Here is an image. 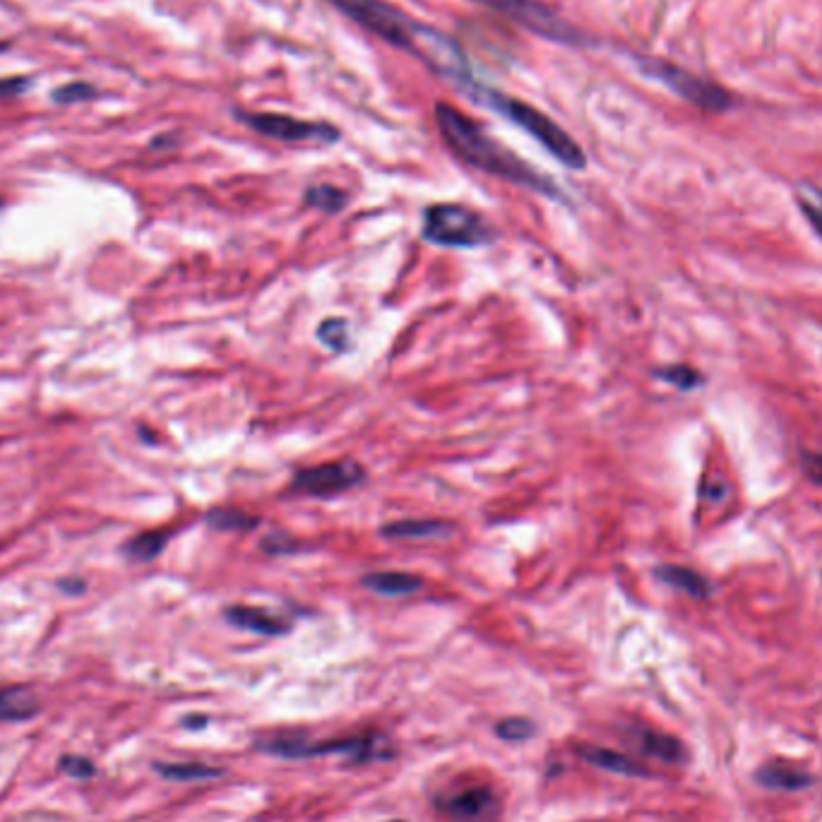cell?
<instances>
[{
	"mask_svg": "<svg viewBox=\"0 0 822 822\" xmlns=\"http://www.w3.org/2000/svg\"><path fill=\"white\" fill-rule=\"evenodd\" d=\"M657 378L664 380V383L673 385V387H678V390H683V392H690V390H695L698 385H702V375L690 366L659 368Z\"/></svg>",
	"mask_w": 822,
	"mask_h": 822,
	"instance_id": "25",
	"label": "cell"
},
{
	"mask_svg": "<svg viewBox=\"0 0 822 822\" xmlns=\"http://www.w3.org/2000/svg\"><path fill=\"white\" fill-rule=\"evenodd\" d=\"M349 195L344 193L342 188L327 186V183H318V186H311L306 190V205L315 207V210L335 214L342 212L347 207Z\"/></svg>",
	"mask_w": 822,
	"mask_h": 822,
	"instance_id": "22",
	"label": "cell"
},
{
	"mask_svg": "<svg viewBox=\"0 0 822 822\" xmlns=\"http://www.w3.org/2000/svg\"><path fill=\"white\" fill-rule=\"evenodd\" d=\"M255 748L262 753H270L274 758L284 760H308L323 758V755H349L351 762L385 760L390 758V750L383 746L380 736H351V738H330V741H308L303 734H282L272 736L267 741H258Z\"/></svg>",
	"mask_w": 822,
	"mask_h": 822,
	"instance_id": "4",
	"label": "cell"
},
{
	"mask_svg": "<svg viewBox=\"0 0 822 822\" xmlns=\"http://www.w3.org/2000/svg\"><path fill=\"white\" fill-rule=\"evenodd\" d=\"M61 770L75 779H87L97 772V767L87 758H80V755H68V758L61 760Z\"/></svg>",
	"mask_w": 822,
	"mask_h": 822,
	"instance_id": "27",
	"label": "cell"
},
{
	"mask_svg": "<svg viewBox=\"0 0 822 822\" xmlns=\"http://www.w3.org/2000/svg\"><path fill=\"white\" fill-rule=\"evenodd\" d=\"M577 755L585 762H589L592 767H599V770L623 774V777H649V770L645 765L628 758V755L616 753V750L599 746H580L577 748Z\"/></svg>",
	"mask_w": 822,
	"mask_h": 822,
	"instance_id": "12",
	"label": "cell"
},
{
	"mask_svg": "<svg viewBox=\"0 0 822 822\" xmlns=\"http://www.w3.org/2000/svg\"><path fill=\"white\" fill-rule=\"evenodd\" d=\"M318 339L335 354H344L351 347L349 323L344 318H327L318 327Z\"/></svg>",
	"mask_w": 822,
	"mask_h": 822,
	"instance_id": "23",
	"label": "cell"
},
{
	"mask_svg": "<svg viewBox=\"0 0 822 822\" xmlns=\"http://www.w3.org/2000/svg\"><path fill=\"white\" fill-rule=\"evenodd\" d=\"M0 207H3V200H0Z\"/></svg>",
	"mask_w": 822,
	"mask_h": 822,
	"instance_id": "34",
	"label": "cell"
},
{
	"mask_svg": "<svg viewBox=\"0 0 822 822\" xmlns=\"http://www.w3.org/2000/svg\"><path fill=\"white\" fill-rule=\"evenodd\" d=\"M801 210L803 214H806L810 226H813V229L818 231V236L822 238V207L810 205V202H801Z\"/></svg>",
	"mask_w": 822,
	"mask_h": 822,
	"instance_id": "30",
	"label": "cell"
},
{
	"mask_svg": "<svg viewBox=\"0 0 822 822\" xmlns=\"http://www.w3.org/2000/svg\"><path fill=\"white\" fill-rule=\"evenodd\" d=\"M330 3L378 39L402 51L416 53V58L424 56V46L433 29L414 22L395 5L385 0H330Z\"/></svg>",
	"mask_w": 822,
	"mask_h": 822,
	"instance_id": "3",
	"label": "cell"
},
{
	"mask_svg": "<svg viewBox=\"0 0 822 822\" xmlns=\"http://www.w3.org/2000/svg\"><path fill=\"white\" fill-rule=\"evenodd\" d=\"M803 467H806L808 479L822 486V455H815V452H810V455L803 457Z\"/></svg>",
	"mask_w": 822,
	"mask_h": 822,
	"instance_id": "28",
	"label": "cell"
},
{
	"mask_svg": "<svg viewBox=\"0 0 822 822\" xmlns=\"http://www.w3.org/2000/svg\"><path fill=\"white\" fill-rule=\"evenodd\" d=\"M205 520L212 529H219V532H250V529H255L260 524V517L234 508H214L207 512Z\"/></svg>",
	"mask_w": 822,
	"mask_h": 822,
	"instance_id": "21",
	"label": "cell"
},
{
	"mask_svg": "<svg viewBox=\"0 0 822 822\" xmlns=\"http://www.w3.org/2000/svg\"><path fill=\"white\" fill-rule=\"evenodd\" d=\"M452 532V524L445 520H399L392 524H385L383 536L387 539H440Z\"/></svg>",
	"mask_w": 822,
	"mask_h": 822,
	"instance_id": "17",
	"label": "cell"
},
{
	"mask_svg": "<svg viewBox=\"0 0 822 822\" xmlns=\"http://www.w3.org/2000/svg\"><path fill=\"white\" fill-rule=\"evenodd\" d=\"M154 770L171 782H207L224 777L222 767L202 765V762H157Z\"/></svg>",
	"mask_w": 822,
	"mask_h": 822,
	"instance_id": "19",
	"label": "cell"
},
{
	"mask_svg": "<svg viewBox=\"0 0 822 822\" xmlns=\"http://www.w3.org/2000/svg\"><path fill=\"white\" fill-rule=\"evenodd\" d=\"M171 539V532H162V529H154V532H142L137 534L135 539H130L125 544V556L133 558L137 563H147L154 561L159 553L166 548V541Z\"/></svg>",
	"mask_w": 822,
	"mask_h": 822,
	"instance_id": "20",
	"label": "cell"
},
{
	"mask_svg": "<svg viewBox=\"0 0 822 822\" xmlns=\"http://www.w3.org/2000/svg\"><path fill=\"white\" fill-rule=\"evenodd\" d=\"M58 585H61L63 592H68V594H82L87 589L85 580H80V577H65V580L58 582Z\"/></svg>",
	"mask_w": 822,
	"mask_h": 822,
	"instance_id": "31",
	"label": "cell"
},
{
	"mask_svg": "<svg viewBox=\"0 0 822 822\" xmlns=\"http://www.w3.org/2000/svg\"><path fill=\"white\" fill-rule=\"evenodd\" d=\"M474 3L486 5V8L498 10V13L508 15L517 25L527 27L529 32L539 34V37L561 41V44H582V34L568 22L546 8L539 0H474Z\"/></svg>",
	"mask_w": 822,
	"mask_h": 822,
	"instance_id": "7",
	"label": "cell"
},
{
	"mask_svg": "<svg viewBox=\"0 0 822 822\" xmlns=\"http://www.w3.org/2000/svg\"><path fill=\"white\" fill-rule=\"evenodd\" d=\"M657 577L664 585L678 589V592L688 594L693 599H707L712 592L710 582L705 577L695 573V570L683 568V565H664V568L657 570Z\"/></svg>",
	"mask_w": 822,
	"mask_h": 822,
	"instance_id": "18",
	"label": "cell"
},
{
	"mask_svg": "<svg viewBox=\"0 0 822 822\" xmlns=\"http://www.w3.org/2000/svg\"><path fill=\"white\" fill-rule=\"evenodd\" d=\"M436 808L455 822H488L498 815L500 803L488 786H469L455 794L438 796Z\"/></svg>",
	"mask_w": 822,
	"mask_h": 822,
	"instance_id": "10",
	"label": "cell"
},
{
	"mask_svg": "<svg viewBox=\"0 0 822 822\" xmlns=\"http://www.w3.org/2000/svg\"><path fill=\"white\" fill-rule=\"evenodd\" d=\"M224 618L236 628L262 637H282L291 630V621L287 618L267 609H255V606H229L224 611Z\"/></svg>",
	"mask_w": 822,
	"mask_h": 822,
	"instance_id": "11",
	"label": "cell"
},
{
	"mask_svg": "<svg viewBox=\"0 0 822 822\" xmlns=\"http://www.w3.org/2000/svg\"><path fill=\"white\" fill-rule=\"evenodd\" d=\"M387 822H407V820H387Z\"/></svg>",
	"mask_w": 822,
	"mask_h": 822,
	"instance_id": "32",
	"label": "cell"
},
{
	"mask_svg": "<svg viewBox=\"0 0 822 822\" xmlns=\"http://www.w3.org/2000/svg\"><path fill=\"white\" fill-rule=\"evenodd\" d=\"M39 712V700L34 698L32 690L10 685L0 688V722H25Z\"/></svg>",
	"mask_w": 822,
	"mask_h": 822,
	"instance_id": "16",
	"label": "cell"
},
{
	"mask_svg": "<svg viewBox=\"0 0 822 822\" xmlns=\"http://www.w3.org/2000/svg\"><path fill=\"white\" fill-rule=\"evenodd\" d=\"M640 65L649 77L664 82V85L673 89L678 97L690 101V104L700 106V109L726 111L731 104H734V97H731L726 89L714 85V82L710 80H702V77L688 73V70L678 68V65L657 61V58H645V61H640Z\"/></svg>",
	"mask_w": 822,
	"mask_h": 822,
	"instance_id": "6",
	"label": "cell"
},
{
	"mask_svg": "<svg viewBox=\"0 0 822 822\" xmlns=\"http://www.w3.org/2000/svg\"><path fill=\"white\" fill-rule=\"evenodd\" d=\"M424 238L433 246L443 248H479L496 241L498 231L484 214L472 207L440 202L424 212Z\"/></svg>",
	"mask_w": 822,
	"mask_h": 822,
	"instance_id": "5",
	"label": "cell"
},
{
	"mask_svg": "<svg viewBox=\"0 0 822 822\" xmlns=\"http://www.w3.org/2000/svg\"><path fill=\"white\" fill-rule=\"evenodd\" d=\"M363 481H366V469L359 462L337 460L296 472L294 479H291V491L301 493V496L330 498L347 493L351 488H359Z\"/></svg>",
	"mask_w": 822,
	"mask_h": 822,
	"instance_id": "8",
	"label": "cell"
},
{
	"mask_svg": "<svg viewBox=\"0 0 822 822\" xmlns=\"http://www.w3.org/2000/svg\"><path fill=\"white\" fill-rule=\"evenodd\" d=\"M29 87L27 77H10V80L0 82V97H15V94L25 92Z\"/></svg>",
	"mask_w": 822,
	"mask_h": 822,
	"instance_id": "29",
	"label": "cell"
},
{
	"mask_svg": "<svg viewBox=\"0 0 822 822\" xmlns=\"http://www.w3.org/2000/svg\"><path fill=\"white\" fill-rule=\"evenodd\" d=\"M92 97H94V87L85 85V82H73V85H65L53 92V99L61 101V104H73V101H85Z\"/></svg>",
	"mask_w": 822,
	"mask_h": 822,
	"instance_id": "26",
	"label": "cell"
},
{
	"mask_svg": "<svg viewBox=\"0 0 822 822\" xmlns=\"http://www.w3.org/2000/svg\"><path fill=\"white\" fill-rule=\"evenodd\" d=\"M637 746L649 758L666 762V765H683L688 760V750L676 736L661 734V731L652 729H642L640 738H637Z\"/></svg>",
	"mask_w": 822,
	"mask_h": 822,
	"instance_id": "14",
	"label": "cell"
},
{
	"mask_svg": "<svg viewBox=\"0 0 822 822\" xmlns=\"http://www.w3.org/2000/svg\"><path fill=\"white\" fill-rule=\"evenodd\" d=\"M248 128L255 133L274 137L282 142H320V145H332L339 140V130L330 123L320 121H301L294 116H282V113H238Z\"/></svg>",
	"mask_w": 822,
	"mask_h": 822,
	"instance_id": "9",
	"label": "cell"
},
{
	"mask_svg": "<svg viewBox=\"0 0 822 822\" xmlns=\"http://www.w3.org/2000/svg\"><path fill=\"white\" fill-rule=\"evenodd\" d=\"M436 121L443 140L448 142L450 150L462 162H467L479 171H486L491 176L505 178V181L517 183V186L534 190V193L546 195V198L563 200L561 188L551 178L539 174L534 166H529L515 152L500 145L491 135H486L484 128L469 116H464L460 109L440 101V104H436Z\"/></svg>",
	"mask_w": 822,
	"mask_h": 822,
	"instance_id": "1",
	"label": "cell"
},
{
	"mask_svg": "<svg viewBox=\"0 0 822 822\" xmlns=\"http://www.w3.org/2000/svg\"><path fill=\"white\" fill-rule=\"evenodd\" d=\"M3 49H5V44H0V51H3Z\"/></svg>",
	"mask_w": 822,
	"mask_h": 822,
	"instance_id": "33",
	"label": "cell"
},
{
	"mask_svg": "<svg viewBox=\"0 0 822 822\" xmlns=\"http://www.w3.org/2000/svg\"><path fill=\"white\" fill-rule=\"evenodd\" d=\"M472 92V97L479 101V104L491 106L493 111L500 113L503 118H508L510 123H515L517 128H522L524 133L532 135L541 147H546L548 154L558 162L568 166V169L582 171L587 166V157L582 152V147L570 137L556 121L541 113L539 109H534L527 101L510 97V94L496 92V89L479 85V82L472 80L464 85Z\"/></svg>",
	"mask_w": 822,
	"mask_h": 822,
	"instance_id": "2",
	"label": "cell"
},
{
	"mask_svg": "<svg viewBox=\"0 0 822 822\" xmlns=\"http://www.w3.org/2000/svg\"><path fill=\"white\" fill-rule=\"evenodd\" d=\"M361 585L375 594H383V597H409V594H416L424 589V580L419 575L392 570V573L363 575Z\"/></svg>",
	"mask_w": 822,
	"mask_h": 822,
	"instance_id": "15",
	"label": "cell"
},
{
	"mask_svg": "<svg viewBox=\"0 0 822 822\" xmlns=\"http://www.w3.org/2000/svg\"><path fill=\"white\" fill-rule=\"evenodd\" d=\"M496 736L503 738L508 743H522L529 741V738L536 736V724L532 719L524 717H508L503 722L496 724Z\"/></svg>",
	"mask_w": 822,
	"mask_h": 822,
	"instance_id": "24",
	"label": "cell"
},
{
	"mask_svg": "<svg viewBox=\"0 0 822 822\" xmlns=\"http://www.w3.org/2000/svg\"><path fill=\"white\" fill-rule=\"evenodd\" d=\"M755 782L770 791H806L813 784V777L798 767L784 765V762H770V765L760 767Z\"/></svg>",
	"mask_w": 822,
	"mask_h": 822,
	"instance_id": "13",
	"label": "cell"
}]
</instances>
